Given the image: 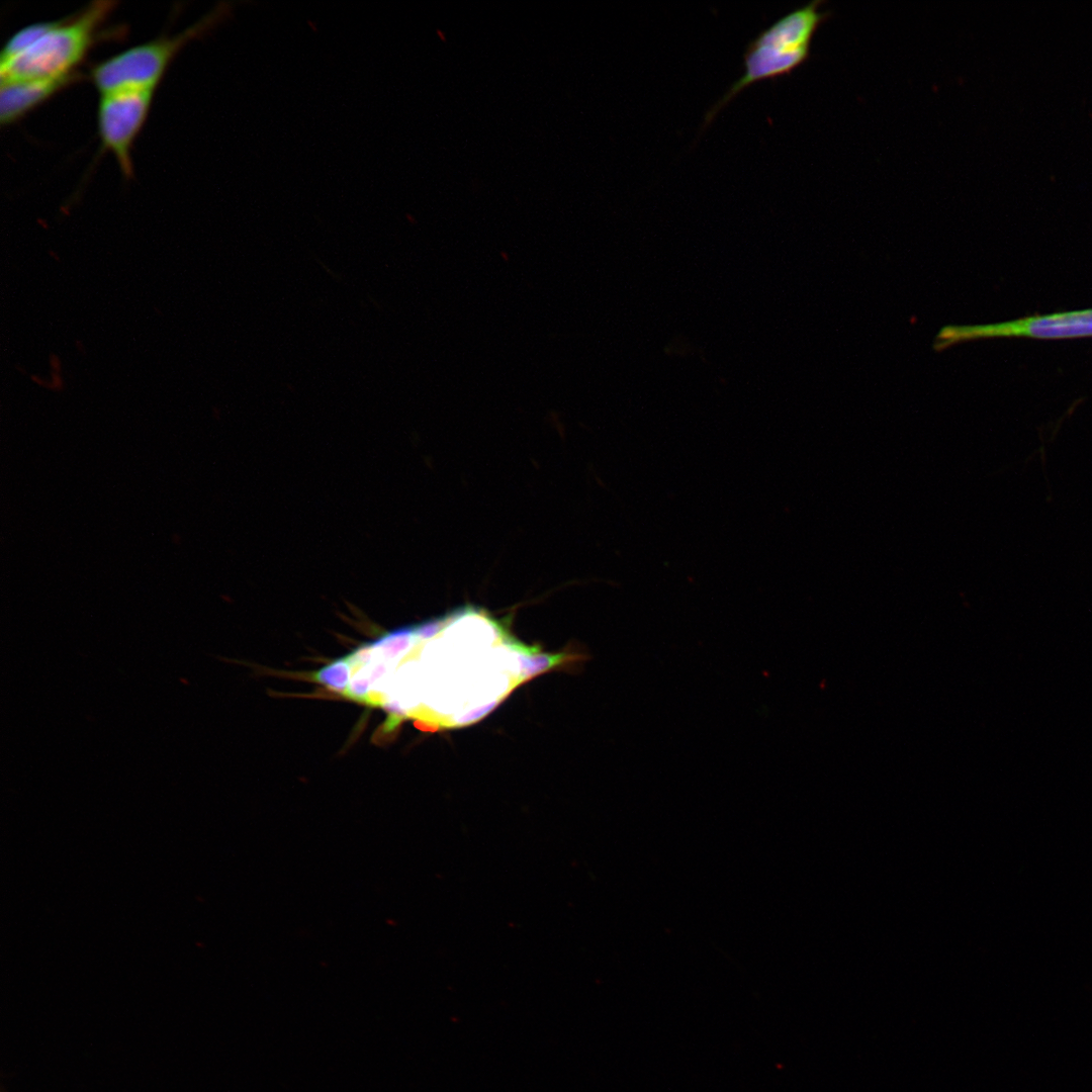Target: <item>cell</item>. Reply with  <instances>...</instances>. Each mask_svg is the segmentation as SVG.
I'll return each instance as SVG.
<instances>
[{
  "mask_svg": "<svg viewBox=\"0 0 1092 1092\" xmlns=\"http://www.w3.org/2000/svg\"><path fill=\"white\" fill-rule=\"evenodd\" d=\"M230 10L228 3H223L181 32L136 44L99 62L90 70L91 81L99 94L128 89H156L167 68L186 43L209 31Z\"/></svg>",
  "mask_w": 1092,
  "mask_h": 1092,
  "instance_id": "4",
  "label": "cell"
},
{
  "mask_svg": "<svg viewBox=\"0 0 1092 1092\" xmlns=\"http://www.w3.org/2000/svg\"><path fill=\"white\" fill-rule=\"evenodd\" d=\"M1092 337V308L1034 314L976 326H947L938 333L935 349L958 342L990 338L1068 340Z\"/></svg>",
  "mask_w": 1092,
  "mask_h": 1092,
  "instance_id": "5",
  "label": "cell"
},
{
  "mask_svg": "<svg viewBox=\"0 0 1092 1092\" xmlns=\"http://www.w3.org/2000/svg\"><path fill=\"white\" fill-rule=\"evenodd\" d=\"M54 20L26 25L14 32L5 42L0 64L7 63L31 47L53 25Z\"/></svg>",
  "mask_w": 1092,
  "mask_h": 1092,
  "instance_id": "8",
  "label": "cell"
},
{
  "mask_svg": "<svg viewBox=\"0 0 1092 1092\" xmlns=\"http://www.w3.org/2000/svg\"><path fill=\"white\" fill-rule=\"evenodd\" d=\"M350 677V667L345 658H338L318 669L313 678L327 688L343 694Z\"/></svg>",
  "mask_w": 1092,
  "mask_h": 1092,
  "instance_id": "9",
  "label": "cell"
},
{
  "mask_svg": "<svg viewBox=\"0 0 1092 1092\" xmlns=\"http://www.w3.org/2000/svg\"><path fill=\"white\" fill-rule=\"evenodd\" d=\"M822 3L815 0L790 11L747 43L743 74L708 111L704 127L746 87L790 75L809 59L813 36L828 17Z\"/></svg>",
  "mask_w": 1092,
  "mask_h": 1092,
  "instance_id": "2",
  "label": "cell"
},
{
  "mask_svg": "<svg viewBox=\"0 0 1092 1092\" xmlns=\"http://www.w3.org/2000/svg\"><path fill=\"white\" fill-rule=\"evenodd\" d=\"M156 89H128L100 94L98 134L102 147L115 158L122 175L133 173L131 147L143 127Z\"/></svg>",
  "mask_w": 1092,
  "mask_h": 1092,
  "instance_id": "6",
  "label": "cell"
},
{
  "mask_svg": "<svg viewBox=\"0 0 1092 1092\" xmlns=\"http://www.w3.org/2000/svg\"><path fill=\"white\" fill-rule=\"evenodd\" d=\"M76 71L67 75L0 83V123L9 125L57 92L80 80Z\"/></svg>",
  "mask_w": 1092,
  "mask_h": 1092,
  "instance_id": "7",
  "label": "cell"
},
{
  "mask_svg": "<svg viewBox=\"0 0 1092 1092\" xmlns=\"http://www.w3.org/2000/svg\"><path fill=\"white\" fill-rule=\"evenodd\" d=\"M114 6V1H94L71 17L54 20L51 28L31 47L13 60L0 64V83L76 72Z\"/></svg>",
  "mask_w": 1092,
  "mask_h": 1092,
  "instance_id": "3",
  "label": "cell"
},
{
  "mask_svg": "<svg viewBox=\"0 0 1092 1092\" xmlns=\"http://www.w3.org/2000/svg\"><path fill=\"white\" fill-rule=\"evenodd\" d=\"M407 627L423 668L422 696L412 718L420 729L476 722L517 686L565 659L523 644L499 620L473 606Z\"/></svg>",
  "mask_w": 1092,
  "mask_h": 1092,
  "instance_id": "1",
  "label": "cell"
}]
</instances>
